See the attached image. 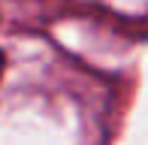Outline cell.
Instances as JSON below:
<instances>
[{
  "label": "cell",
  "instance_id": "1",
  "mask_svg": "<svg viewBox=\"0 0 148 145\" xmlns=\"http://www.w3.org/2000/svg\"><path fill=\"white\" fill-rule=\"evenodd\" d=\"M0 72H3V57H0Z\"/></svg>",
  "mask_w": 148,
  "mask_h": 145
}]
</instances>
